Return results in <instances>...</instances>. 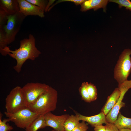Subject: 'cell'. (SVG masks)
<instances>
[{
  "label": "cell",
  "mask_w": 131,
  "mask_h": 131,
  "mask_svg": "<svg viewBox=\"0 0 131 131\" xmlns=\"http://www.w3.org/2000/svg\"><path fill=\"white\" fill-rule=\"evenodd\" d=\"M0 52L2 56L8 55L16 60V64L13 68L18 73L20 72L23 64L26 60H34L41 54L36 46L35 38L31 34H29L28 38L21 40L18 49L12 50L7 46L4 49H0Z\"/></svg>",
  "instance_id": "6da1fadb"
},
{
  "label": "cell",
  "mask_w": 131,
  "mask_h": 131,
  "mask_svg": "<svg viewBox=\"0 0 131 131\" xmlns=\"http://www.w3.org/2000/svg\"><path fill=\"white\" fill-rule=\"evenodd\" d=\"M57 98V91L49 86L46 92L40 96L34 103L28 107L39 114L44 115L56 109Z\"/></svg>",
  "instance_id": "7a4b0ae2"
},
{
  "label": "cell",
  "mask_w": 131,
  "mask_h": 131,
  "mask_svg": "<svg viewBox=\"0 0 131 131\" xmlns=\"http://www.w3.org/2000/svg\"><path fill=\"white\" fill-rule=\"evenodd\" d=\"M131 49H125L122 52L115 66L114 77L118 84L127 80L131 72Z\"/></svg>",
  "instance_id": "3957f363"
},
{
  "label": "cell",
  "mask_w": 131,
  "mask_h": 131,
  "mask_svg": "<svg viewBox=\"0 0 131 131\" xmlns=\"http://www.w3.org/2000/svg\"><path fill=\"white\" fill-rule=\"evenodd\" d=\"M4 114L10 121L14 123L17 127L24 129H25L40 115L28 107L14 113H8L5 111Z\"/></svg>",
  "instance_id": "277c9868"
},
{
  "label": "cell",
  "mask_w": 131,
  "mask_h": 131,
  "mask_svg": "<svg viewBox=\"0 0 131 131\" xmlns=\"http://www.w3.org/2000/svg\"><path fill=\"white\" fill-rule=\"evenodd\" d=\"M26 17L20 12L13 15L7 16V23L3 28L5 33L7 45L15 40L16 36Z\"/></svg>",
  "instance_id": "5b68a950"
},
{
  "label": "cell",
  "mask_w": 131,
  "mask_h": 131,
  "mask_svg": "<svg viewBox=\"0 0 131 131\" xmlns=\"http://www.w3.org/2000/svg\"><path fill=\"white\" fill-rule=\"evenodd\" d=\"M22 88L17 86L12 89L5 99V107L8 113H15L26 107Z\"/></svg>",
  "instance_id": "8992f818"
},
{
  "label": "cell",
  "mask_w": 131,
  "mask_h": 131,
  "mask_svg": "<svg viewBox=\"0 0 131 131\" xmlns=\"http://www.w3.org/2000/svg\"><path fill=\"white\" fill-rule=\"evenodd\" d=\"M49 86L44 83H28L21 88L27 107L33 104L38 98L46 92Z\"/></svg>",
  "instance_id": "52a82bcc"
},
{
  "label": "cell",
  "mask_w": 131,
  "mask_h": 131,
  "mask_svg": "<svg viewBox=\"0 0 131 131\" xmlns=\"http://www.w3.org/2000/svg\"><path fill=\"white\" fill-rule=\"evenodd\" d=\"M118 87L120 91V95L115 105L106 116L107 123H114L117 118L120 109L125 106V103L122 100L126 93L131 88V80H127L118 84Z\"/></svg>",
  "instance_id": "ba28073f"
},
{
  "label": "cell",
  "mask_w": 131,
  "mask_h": 131,
  "mask_svg": "<svg viewBox=\"0 0 131 131\" xmlns=\"http://www.w3.org/2000/svg\"><path fill=\"white\" fill-rule=\"evenodd\" d=\"M44 115L47 126L50 127L56 131H65L64 124L70 115H57L50 112Z\"/></svg>",
  "instance_id": "9c48e42d"
},
{
  "label": "cell",
  "mask_w": 131,
  "mask_h": 131,
  "mask_svg": "<svg viewBox=\"0 0 131 131\" xmlns=\"http://www.w3.org/2000/svg\"><path fill=\"white\" fill-rule=\"evenodd\" d=\"M17 0L19 5V12L26 17L29 15L38 16L41 18L44 17V11L41 8L26 0Z\"/></svg>",
  "instance_id": "30bf717a"
},
{
  "label": "cell",
  "mask_w": 131,
  "mask_h": 131,
  "mask_svg": "<svg viewBox=\"0 0 131 131\" xmlns=\"http://www.w3.org/2000/svg\"><path fill=\"white\" fill-rule=\"evenodd\" d=\"M78 116L80 120L87 122L92 127H95L97 126L107 123L106 118V115L102 112L96 115L86 116L75 112Z\"/></svg>",
  "instance_id": "8fae6325"
},
{
  "label": "cell",
  "mask_w": 131,
  "mask_h": 131,
  "mask_svg": "<svg viewBox=\"0 0 131 131\" xmlns=\"http://www.w3.org/2000/svg\"><path fill=\"white\" fill-rule=\"evenodd\" d=\"M109 0H85L81 5L80 10L85 12L93 9L95 11L98 9L102 8L104 12L106 10V7Z\"/></svg>",
  "instance_id": "7c38bea8"
},
{
  "label": "cell",
  "mask_w": 131,
  "mask_h": 131,
  "mask_svg": "<svg viewBox=\"0 0 131 131\" xmlns=\"http://www.w3.org/2000/svg\"><path fill=\"white\" fill-rule=\"evenodd\" d=\"M0 9L3 10L7 16L13 15L20 11L17 0H0Z\"/></svg>",
  "instance_id": "4fadbf2b"
},
{
  "label": "cell",
  "mask_w": 131,
  "mask_h": 131,
  "mask_svg": "<svg viewBox=\"0 0 131 131\" xmlns=\"http://www.w3.org/2000/svg\"><path fill=\"white\" fill-rule=\"evenodd\" d=\"M120 94L118 87L115 88L111 94L107 98L101 112H103L106 115L116 104Z\"/></svg>",
  "instance_id": "5bb4252c"
},
{
  "label": "cell",
  "mask_w": 131,
  "mask_h": 131,
  "mask_svg": "<svg viewBox=\"0 0 131 131\" xmlns=\"http://www.w3.org/2000/svg\"><path fill=\"white\" fill-rule=\"evenodd\" d=\"M46 126L44 115H40L25 129V131H37Z\"/></svg>",
  "instance_id": "9a60e30c"
},
{
  "label": "cell",
  "mask_w": 131,
  "mask_h": 131,
  "mask_svg": "<svg viewBox=\"0 0 131 131\" xmlns=\"http://www.w3.org/2000/svg\"><path fill=\"white\" fill-rule=\"evenodd\" d=\"M114 124L119 129L122 128H128L131 129V118L124 116L120 112Z\"/></svg>",
  "instance_id": "2e32d148"
},
{
  "label": "cell",
  "mask_w": 131,
  "mask_h": 131,
  "mask_svg": "<svg viewBox=\"0 0 131 131\" xmlns=\"http://www.w3.org/2000/svg\"><path fill=\"white\" fill-rule=\"evenodd\" d=\"M80 120L77 115H69L64 124L65 131H71L79 122Z\"/></svg>",
  "instance_id": "e0dca14e"
},
{
  "label": "cell",
  "mask_w": 131,
  "mask_h": 131,
  "mask_svg": "<svg viewBox=\"0 0 131 131\" xmlns=\"http://www.w3.org/2000/svg\"><path fill=\"white\" fill-rule=\"evenodd\" d=\"M86 87L91 102L95 100L97 97V91L96 86L91 83L86 82Z\"/></svg>",
  "instance_id": "ac0fdd59"
},
{
  "label": "cell",
  "mask_w": 131,
  "mask_h": 131,
  "mask_svg": "<svg viewBox=\"0 0 131 131\" xmlns=\"http://www.w3.org/2000/svg\"><path fill=\"white\" fill-rule=\"evenodd\" d=\"M82 99L87 103L91 102L86 87V82H82L79 89Z\"/></svg>",
  "instance_id": "d6986e66"
},
{
  "label": "cell",
  "mask_w": 131,
  "mask_h": 131,
  "mask_svg": "<svg viewBox=\"0 0 131 131\" xmlns=\"http://www.w3.org/2000/svg\"><path fill=\"white\" fill-rule=\"evenodd\" d=\"M2 114L0 113V131H10L13 129V127L7 124V122L10 121L8 118L2 120Z\"/></svg>",
  "instance_id": "ffe728a7"
},
{
  "label": "cell",
  "mask_w": 131,
  "mask_h": 131,
  "mask_svg": "<svg viewBox=\"0 0 131 131\" xmlns=\"http://www.w3.org/2000/svg\"><path fill=\"white\" fill-rule=\"evenodd\" d=\"M109 2H114L118 4L119 8L125 7L126 9L131 11V1L129 0H109Z\"/></svg>",
  "instance_id": "44dd1931"
},
{
  "label": "cell",
  "mask_w": 131,
  "mask_h": 131,
  "mask_svg": "<svg viewBox=\"0 0 131 131\" xmlns=\"http://www.w3.org/2000/svg\"><path fill=\"white\" fill-rule=\"evenodd\" d=\"M26 0L29 2L41 8L44 11L48 3L47 0Z\"/></svg>",
  "instance_id": "7402d4cb"
},
{
  "label": "cell",
  "mask_w": 131,
  "mask_h": 131,
  "mask_svg": "<svg viewBox=\"0 0 131 131\" xmlns=\"http://www.w3.org/2000/svg\"><path fill=\"white\" fill-rule=\"evenodd\" d=\"M89 127L85 122L82 121L79 122L75 128L71 131H87Z\"/></svg>",
  "instance_id": "603a6c76"
},
{
  "label": "cell",
  "mask_w": 131,
  "mask_h": 131,
  "mask_svg": "<svg viewBox=\"0 0 131 131\" xmlns=\"http://www.w3.org/2000/svg\"><path fill=\"white\" fill-rule=\"evenodd\" d=\"M7 16L3 10L0 9V28H3L6 25L8 20Z\"/></svg>",
  "instance_id": "cb8c5ba5"
},
{
  "label": "cell",
  "mask_w": 131,
  "mask_h": 131,
  "mask_svg": "<svg viewBox=\"0 0 131 131\" xmlns=\"http://www.w3.org/2000/svg\"><path fill=\"white\" fill-rule=\"evenodd\" d=\"M6 42L5 34L3 28H0V49H3L7 46Z\"/></svg>",
  "instance_id": "d4e9b609"
},
{
  "label": "cell",
  "mask_w": 131,
  "mask_h": 131,
  "mask_svg": "<svg viewBox=\"0 0 131 131\" xmlns=\"http://www.w3.org/2000/svg\"><path fill=\"white\" fill-rule=\"evenodd\" d=\"M84 0H59L57 1L56 2L51 6L49 9L48 11L50 10L51 8L55 5L58 3L66 1H69L74 3L76 5H81L85 1Z\"/></svg>",
  "instance_id": "484cf974"
},
{
  "label": "cell",
  "mask_w": 131,
  "mask_h": 131,
  "mask_svg": "<svg viewBox=\"0 0 131 131\" xmlns=\"http://www.w3.org/2000/svg\"><path fill=\"white\" fill-rule=\"evenodd\" d=\"M106 131H119V130L114 124L107 123L105 125Z\"/></svg>",
  "instance_id": "4316f807"
},
{
  "label": "cell",
  "mask_w": 131,
  "mask_h": 131,
  "mask_svg": "<svg viewBox=\"0 0 131 131\" xmlns=\"http://www.w3.org/2000/svg\"><path fill=\"white\" fill-rule=\"evenodd\" d=\"M94 131H106V129L105 126L102 124L94 127Z\"/></svg>",
  "instance_id": "83f0119b"
},
{
  "label": "cell",
  "mask_w": 131,
  "mask_h": 131,
  "mask_svg": "<svg viewBox=\"0 0 131 131\" xmlns=\"http://www.w3.org/2000/svg\"><path fill=\"white\" fill-rule=\"evenodd\" d=\"M55 1V0H49V2L47 4V5L45 8V11L46 12L48 11V10L50 8V7L51 6L52 4Z\"/></svg>",
  "instance_id": "f1b7e54d"
},
{
  "label": "cell",
  "mask_w": 131,
  "mask_h": 131,
  "mask_svg": "<svg viewBox=\"0 0 131 131\" xmlns=\"http://www.w3.org/2000/svg\"><path fill=\"white\" fill-rule=\"evenodd\" d=\"M119 130V131H131V129L128 128H122Z\"/></svg>",
  "instance_id": "f546056e"
},
{
  "label": "cell",
  "mask_w": 131,
  "mask_h": 131,
  "mask_svg": "<svg viewBox=\"0 0 131 131\" xmlns=\"http://www.w3.org/2000/svg\"><path fill=\"white\" fill-rule=\"evenodd\" d=\"M51 131H55V130H52Z\"/></svg>",
  "instance_id": "4dcf8cb0"
}]
</instances>
